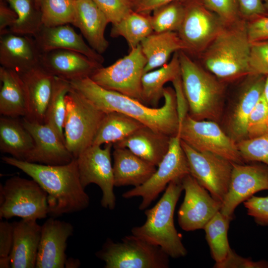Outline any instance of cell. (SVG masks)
Wrapping results in <instances>:
<instances>
[{
  "instance_id": "24",
  "label": "cell",
  "mask_w": 268,
  "mask_h": 268,
  "mask_svg": "<svg viewBox=\"0 0 268 268\" xmlns=\"http://www.w3.org/2000/svg\"><path fill=\"white\" fill-rule=\"evenodd\" d=\"M109 22L92 0H76L73 25L78 28L89 45L102 54L109 46L105 31Z\"/></svg>"
},
{
  "instance_id": "46",
  "label": "cell",
  "mask_w": 268,
  "mask_h": 268,
  "mask_svg": "<svg viewBox=\"0 0 268 268\" xmlns=\"http://www.w3.org/2000/svg\"><path fill=\"white\" fill-rule=\"evenodd\" d=\"M247 29L251 43L268 40V17L256 18L247 25Z\"/></svg>"
},
{
  "instance_id": "3",
  "label": "cell",
  "mask_w": 268,
  "mask_h": 268,
  "mask_svg": "<svg viewBox=\"0 0 268 268\" xmlns=\"http://www.w3.org/2000/svg\"><path fill=\"white\" fill-rule=\"evenodd\" d=\"M183 190L182 179L169 183L157 203L145 209V223L131 230L133 235L159 246L169 257L175 259L187 254L174 222L176 205Z\"/></svg>"
},
{
  "instance_id": "44",
  "label": "cell",
  "mask_w": 268,
  "mask_h": 268,
  "mask_svg": "<svg viewBox=\"0 0 268 268\" xmlns=\"http://www.w3.org/2000/svg\"><path fill=\"white\" fill-rule=\"evenodd\" d=\"M247 213L252 216L255 222L262 226H268V196H252L244 202Z\"/></svg>"
},
{
  "instance_id": "8",
  "label": "cell",
  "mask_w": 268,
  "mask_h": 268,
  "mask_svg": "<svg viewBox=\"0 0 268 268\" xmlns=\"http://www.w3.org/2000/svg\"><path fill=\"white\" fill-rule=\"evenodd\" d=\"M49 214L47 194L33 179L14 176L0 186V218L36 220Z\"/></svg>"
},
{
  "instance_id": "51",
  "label": "cell",
  "mask_w": 268,
  "mask_h": 268,
  "mask_svg": "<svg viewBox=\"0 0 268 268\" xmlns=\"http://www.w3.org/2000/svg\"><path fill=\"white\" fill-rule=\"evenodd\" d=\"M80 265V262L77 259L70 258L67 259L65 267L67 268H76Z\"/></svg>"
},
{
  "instance_id": "18",
  "label": "cell",
  "mask_w": 268,
  "mask_h": 268,
  "mask_svg": "<svg viewBox=\"0 0 268 268\" xmlns=\"http://www.w3.org/2000/svg\"><path fill=\"white\" fill-rule=\"evenodd\" d=\"M73 231V226L69 222L54 217L47 219L41 225L36 268H65L67 241Z\"/></svg>"
},
{
  "instance_id": "27",
  "label": "cell",
  "mask_w": 268,
  "mask_h": 268,
  "mask_svg": "<svg viewBox=\"0 0 268 268\" xmlns=\"http://www.w3.org/2000/svg\"><path fill=\"white\" fill-rule=\"evenodd\" d=\"M265 82L263 75L254 74L239 98L229 123L230 137L236 142L247 138L248 120L263 93Z\"/></svg>"
},
{
  "instance_id": "26",
  "label": "cell",
  "mask_w": 268,
  "mask_h": 268,
  "mask_svg": "<svg viewBox=\"0 0 268 268\" xmlns=\"http://www.w3.org/2000/svg\"><path fill=\"white\" fill-rule=\"evenodd\" d=\"M113 170L115 187L145 183L156 171V166L141 158L129 149L114 147Z\"/></svg>"
},
{
  "instance_id": "35",
  "label": "cell",
  "mask_w": 268,
  "mask_h": 268,
  "mask_svg": "<svg viewBox=\"0 0 268 268\" xmlns=\"http://www.w3.org/2000/svg\"><path fill=\"white\" fill-rule=\"evenodd\" d=\"M233 218L225 216L219 211L204 227L205 238L215 263L224 260L231 250L227 233Z\"/></svg>"
},
{
  "instance_id": "25",
  "label": "cell",
  "mask_w": 268,
  "mask_h": 268,
  "mask_svg": "<svg viewBox=\"0 0 268 268\" xmlns=\"http://www.w3.org/2000/svg\"><path fill=\"white\" fill-rule=\"evenodd\" d=\"M170 137L143 126L123 140L113 144V147L127 148L157 166L168 151Z\"/></svg>"
},
{
  "instance_id": "12",
  "label": "cell",
  "mask_w": 268,
  "mask_h": 268,
  "mask_svg": "<svg viewBox=\"0 0 268 268\" xmlns=\"http://www.w3.org/2000/svg\"><path fill=\"white\" fill-rule=\"evenodd\" d=\"M113 143L101 145L92 144L83 150L76 158L79 178L85 189L90 184H95L100 188L102 207L114 209L116 197L114 192V182L111 152Z\"/></svg>"
},
{
  "instance_id": "50",
  "label": "cell",
  "mask_w": 268,
  "mask_h": 268,
  "mask_svg": "<svg viewBox=\"0 0 268 268\" xmlns=\"http://www.w3.org/2000/svg\"><path fill=\"white\" fill-rule=\"evenodd\" d=\"M182 0H133L134 10L149 14L155 9L169 3Z\"/></svg>"
},
{
  "instance_id": "6",
  "label": "cell",
  "mask_w": 268,
  "mask_h": 268,
  "mask_svg": "<svg viewBox=\"0 0 268 268\" xmlns=\"http://www.w3.org/2000/svg\"><path fill=\"white\" fill-rule=\"evenodd\" d=\"M64 132L66 145L74 158L92 142L106 113L72 87L66 96Z\"/></svg>"
},
{
  "instance_id": "49",
  "label": "cell",
  "mask_w": 268,
  "mask_h": 268,
  "mask_svg": "<svg viewBox=\"0 0 268 268\" xmlns=\"http://www.w3.org/2000/svg\"><path fill=\"white\" fill-rule=\"evenodd\" d=\"M4 0L0 1V34L10 28L17 19V15L15 11L8 7Z\"/></svg>"
},
{
  "instance_id": "10",
  "label": "cell",
  "mask_w": 268,
  "mask_h": 268,
  "mask_svg": "<svg viewBox=\"0 0 268 268\" xmlns=\"http://www.w3.org/2000/svg\"><path fill=\"white\" fill-rule=\"evenodd\" d=\"M147 61L140 44L112 65L97 69L89 77L100 86L140 102L141 78Z\"/></svg>"
},
{
  "instance_id": "28",
  "label": "cell",
  "mask_w": 268,
  "mask_h": 268,
  "mask_svg": "<svg viewBox=\"0 0 268 268\" xmlns=\"http://www.w3.org/2000/svg\"><path fill=\"white\" fill-rule=\"evenodd\" d=\"M0 113L5 117H24L27 110L25 86L20 74L0 67Z\"/></svg>"
},
{
  "instance_id": "47",
  "label": "cell",
  "mask_w": 268,
  "mask_h": 268,
  "mask_svg": "<svg viewBox=\"0 0 268 268\" xmlns=\"http://www.w3.org/2000/svg\"><path fill=\"white\" fill-rule=\"evenodd\" d=\"M13 223L0 222V258L10 256L13 244Z\"/></svg>"
},
{
  "instance_id": "1",
  "label": "cell",
  "mask_w": 268,
  "mask_h": 268,
  "mask_svg": "<svg viewBox=\"0 0 268 268\" xmlns=\"http://www.w3.org/2000/svg\"><path fill=\"white\" fill-rule=\"evenodd\" d=\"M69 82L72 88L106 113H123L170 137L179 133L180 119L178 103L175 90L171 87L164 89L163 105L153 108L119 92L105 89L89 77Z\"/></svg>"
},
{
  "instance_id": "14",
  "label": "cell",
  "mask_w": 268,
  "mask_h": 268,
  "mask_svg": "<svg viewBox=\"0 0 268 268\" xmlns=\"http://www.w3.org/2000/svg\"><path fill=\"white\" fill-rule=\"evenodd\" d=\"M223 23L205 7L203 0H186L185 15L178 34L187 50L200 51L223 29Z\"/></svg>"
},
{
  "instance_id": "52",
  "label": "cell",
  "mask_w": 268,
  "mask_h": 268,
  "mask_svg": "<svg viewBox=\"0 0 268 268\" xmlns=\"http://www.w3.org/2000/svg\"><path fill=\"white\" fill-rule=\"evenodd\" d=\"M0 268H11V261L10 256L8 257L0 258Z\"/></svg>"
},
{
  "instance_id": "45",
  "label": "cell",
  "mask_w": 268,
  "mask_h": 268,
  "mask_svg": "<svg viewBox=\"0 0 268 268\" xmlns=\"http://www.w3.org/2000/svg\"><path fill=\"white\" fill-rule=\"evenodd\" d=\"M215 268H268V262L262 260L254 262L251 258H245L231 250L222 261L215 263Z\"/></svg>"
},
{
  "instance_id": "13",
  "label": "cell",
  "mask_w": 268,
  "mask_h": 268,
  "mask_svg": "<svg viewBox=\"0 0 268 268\" xmlns=\"http://www.w3.org/2000/svg\"><path fill=\"white\" fill-rule=\"evenodd\" d=\"M181 144L190 174L213 198L222 202L228 190L233 162L214 154L198 151L181 140Z\"/></svg>"
},
{
  "instance_id": "19",
  "label": "cell",
  "mask_w": 268,
  "mask_h": 268,
  "mask_svg": "<svg viewBox=\"0 0 268 268\" xmlns=\"http://www.w3.org/2000/svg\"><path fill=\"white\" fill-rule=\"evenodd\" d=\"M31 36L9 30L0 34L1 66L21 74L40 65L42 52Z\"/></svg>"
},
{
  "instance_id": "33",
  "label": "cell",
  "mask_w": 268,
  "mask_h": 268,
  "mask_svg": "<svg viewBox=\"0 0 268 268\" xmlns=\"http://www.w3.org/2000/svg\"><path fill=\"white\" fill-rule=\"evenodd\" d=\"M112 25L110 36L113 38L121 36L125 38L130 50L136 48L154 32L151 15L134 10Z\"/></svg>"
},
{
  "instance_id": "21",
  "label": "cell",
  "mask_w": 268,
  "mask_h": 268,
  "mask_svg": "<svg viewBox=\"0 0 268 268\" xmlns=\"http://www.w3.org/2000/svg\"><path fill=\"white\" fill-rule=\"evenodd\" d=\"M20 75L27 95L26 114L24 118L30 122L44 124L55 76L40 65Z\"/></svg>"
},
{
  "instance_id": "11",
  "label": "cell",
  "mask_w": 268,
  "mask_h": 268,
  "mask_svg": "<svg viewBox=\"0 0 268 268\" xmlns=\"http://www.w3.org/2000/svg\"><path fill=\"white\" fill-rule=\"evenodd\" d=\"M157 166V169L145 183L122 195L125 199L141 197L139 205L141 210L146 209L169 183L182 179L190 174L188 160L181 146L179 133L170 137L168 151Z\"/></svg>"
},
{
  "instance_id": "36",
  "label": "cell",
  "mask_w": 268,
  "mask_h": 268,
  "mask_svg": "<svg viewBox=\"0 0 268 268\" xmlns=\"http://www.w3.org/2000/svg\"><path fill=\"white\" fill-rule=\"evenodd\" d=\"M15 11L17 19L9 28L12 33L34 36L42 26L40 9L34 0H4Z\"/></svg>"
},
{
  "instance_id": "34",
  "label": "cell",
  "mask_w": 268,
  "mask_h": 268,
  "mask_svg": "<svg viewBox=\"0 0 268 268\" xmlns=\"http://www.w3.org/2000/svg\"><path fill=\"white\" fill-rule=\"evenodd\" d=\"M72 86L69 81L54 77L52 92L45 116L44 123L51 127L65 142L64 123L66 116V96Z\"/></svg>"
},
{
  "instance_id": "53",
  "label": "cell",
  "mask_w": 268,
  "mask_h": 268,
  "mask_svg": "<svg viewBox=\"0 0 268 268\" xmlns=\"http://www.w3.org/2000/svg\"><path fill=\"white\" fill-rule=\"evenodd\" d=\"M263 94L266 100L268 103V75H267V77L265 79V82Z\"/></svg>"
},
{
  "instance_id": "39",
  "label": "cell",
  "mask_w": 268,
  "mask_h": 268,
  "mask_svg": "<svg viewBox=\"0 0 268 268\" xmlns=\"http://www.w3.org/2000/svg\"><path fill=\"white\" fill-rule=\"evenodd\" d=\"M244 162L256 161L268 166V134L237 142Z\"/></svg>"
},
{
  "instance_id": "7",
  "label": "cell",
  "mask_w": 268,
  "mask_h": 268,
  "mask_svg": "<svg viewBox=\"0 0 268 268\" xmlns=\"http://www.w3.org/2000/svg\"><path fill=\"white\" fill-rule=\"evenodd\" d=\"M97 258L105 268H167L169 256L159 246L134 235L126 236L121 242L107 239Z\"/></svg>"
},
{
  "instance_id": "43",
  "label": "cell",
  "mask_w": 268,
  "mask_h": 268,
  "mask_svg": "<svg viewBox=\"0 0 268 268\" xmlns=\"http://www.w3.org/2000/svg\"><path fill=\"white\" fill-rule=\"evenodd\" d=\"M205 7L224 23L234 22L240 12L237 0H202Z\"/></svg>"
},
{
  "instance_id": "30",
  "label": "cell",
  "mask_w": 268,
  "mask_h": 268,
  "mask_svg": "<svg viewBox=\"0 0 268 268\" xmlns=\"http://www.w3.org/2000/svg\"><path fill=\"white\" fill-rule=\"evenodd\" d=\"M34 146L33 138L18 118H0V150L16 159L25 160Z\"/></svg>"
},
{
  "instance_id": "15",
  "label": "cell",
  "mask_w": 268,
  "mask_h": 268,
  "mask_svg": "<svg viewBox=\"0 0 268 268\" xmlns=\"http://www.w3.org/2000/svg\"><path fill=\"white\" fill-rule=\"evenodd\" d=\"M182 183L185 197L178 212L179 225L186 231L203 229L220 211L222 202L209 194L190 174L182 178Z\"/></svg>"
},
{
  "instance_id": "9",
  "label": "cell",
  "mask_w": 268,
  "mask_h": 268,
  "mask_svg": "<svg viewBox=\"0 0 268 268\" xmlns=\"http://www.w3.org/2000/svg\"><path fill=\"white\" fill-rule=\"evenodd\" d=\"M216 122L197 120L187 113L180 123L181 140L198 151L211 153L232 162L244 164L237 142Z\"/></svg>"
},
{
  "instance_id": "2",
  "label": "cell",
  "mask_w": 268,
  "mask_h": 268,
  "mask_svg": "<svg viewBox=\"0 0 268 268\" xmlns=\"http://www.w3.org/2000/svg\"><path fill=\"white\" fill-rule=\"evenodd\" d=\"M1 159L30 177L46 192L48 215L52 217L80 211L88 207L90 199L81 184L76 158L59 165L32 163L12 156Z\"/></svg>"
},
{
  "instance_id": "37",
  "label": "cell",
  "mask_w": 268,
  "mask_h": 268,
  "mask_svg": "<svg viewBox=\"0 0 268 268\" xmlns=\"http://www.w3.org/2000/svg\"><path fill=\"white\" fill-rule=\"evenodd\" d=\"M40 10L44 26L72 24L75 14L76 0H41Z\"/></svg>"
},
{
  "instance_id": "42",
  "label": "cell",
  "mask_w": 268,
  "mask_h": 268,
  "mask_svg": "<svg viewBox=\"0 0 268 268\" xmlns=\"http://www.w3.org/2000/svg\"><path fill=\"white\" fill-rule=\"evenodd\" d=\"M249 66L252 75H268V41L251 43Z\"/></svg>"
},
{
  "instance_id": "55",
  "label": "cell",
  "mask_w": 268,
  "mask_h": 268,
  "mask_svg": "<svg viewBox=\"0 0 268 268\" xmlns=\"http://www.w3.org/2000/svg\"><path fill=\"white\" fill-rule=\"evenodd\" d=\"M264 4L266 8L268 9V0H264Z\"/></svg>"
},
{
  "instance_id": "32",
  "label": "cell",
  "mask_w": 268,
  "mask_h": 268,
  "mask_svg": "<svg viewBox=\"0 0 268 268\" xmlns=\"http://www.w3.org/2000/svg\"><path fill=\"white\" fill-rule=\"evenodd\" d=\"M144 126L139 121L117 112L106 113L103 117L92 144H113L123 140Z\"/></svg>"
},
{
  "instance_id": "48",
  "label": "cell",
  "mask_w": 268,
  "mask_h": 268,
  "mask_svg": "<svg viewBox=\"0 0 268 268\" xmlns=\"http://www.w3.org/2000/svg\"><path fill=\"white\" fill-rule=\"evenodd\" d=\"M240 12L247 17L263 16L266 7L263 0H237Z\"/></svg>"
},
{
  "instance_id": "31",
  "label": "cell",
  "mask_w": 268,
  "mask_h": 268,
  "mask_svg": "<svg viewBox=\"0 0 268 268\" xmlns=\"http://www.w3.org/2000/svg\"><path fill=\"white\" fill-rule=\"evenodd\" d=\"M181 75L179 52L174 54L169 63L144 73L141 78V99L145 105L158 107L163 97L164 85Z\"/></svg>"
},
{
  "instance_id": "41",
  "label": "cell",
  "mask_w": 268,
  "mask_h": 268,
  "mask_svg": "<svg viewBox=\"0 0 268 268\" xmlns=\"http://www.w3.org/2000/svg\"><path fill=\"white\" fill-rule=\"evenodd\" d=\"M112 25L134 11L133 0H92Z\"/></svg>"
},
{
  "instance_id": "20",
  "label": "cell",
  "mask_w": 268,
  "mask_h": 268,
  "mask_svg": "<svg viewBox=\"0 0 268 268\" xmlns=\"http://www.w3.org/2000/svg\"><path fill=\"white\" fill-rule=\"evenodd\" d=\"M40 65L53 76L69 81L89 77L102 67L80 53L66 49L42 53Z\"/></svg>"
},
{
  "instance_id": "29",
  "label": "cell",
  "mask_w": 268,
  "mask_h": 268,
  "mask_svg": "<svg viewBox=\"0 0 268 268\" xmlns=\"http://www.w3.org/2000/svg\"><path fill=\"white\" fill-rule=\"evenodd\" d=\"M140 45L147 61L144 73L166 64L172 54L187 50L178 33L173 31L153 32Z\"/></svg>"
},
{
  "instance_id": "5",
  "label": "cell",
  "mask_w": 268,
  "mask_h": 268,
  "mask_svg": "<svg viewBox=\"0 0 268 268\" xmlns=\"http://www.w3.org/2000/svg\"><path fill=\"white\" fill-rule=\"evenodd\" d=\"M179 58L188 114L197 120L217 122L222 111L221 85L183 51H179Z\"/></svg>"
},
{
  "instance_id": "16",
  "label": "cell",
  "mask_w": 268,
  "mask_h": 268,
  "mask_svg": "<svg viewBox=\"0 0 268 268\" xmlns=\"http://www.w3.org/2000/svg\"><path fill=\"white\" fill-rule=\"evenodd\" d=\"M268 190V166L265 164L245 165L232 163L228 191L220 211L233 217L235 208L255 193Z\"/></svg>"
},
{
  "instance_id": "40",
  "label": "cell",
  "mask_w": 268,
  "mask_h": 268,
  "mask_svg": "<svg viewBox=\"0 0 268 268\" xmlns=\"http://www.w3.org/2000/svg\"><path fill=\"white\" fill-rule=\"evenodd\" d=\"M268 134V103L262 94L250 115L247 138H255Z\"/></svg>"
},
{
  "instance_id": "56",
  "label": "cell",
  "mask_w": 268,
  "mask_h": 268,
  "mask_svg": "<svg viewBox=\"0 0 268 268\" xmlns=\"http://www.w3.org/2000/svg\"></svg>"
},
{
  "instance_id": "4",
  "label": "cell",
  "mask_w": 268,
  "mask_h": 268,
  "mask_svg": "<svg viewBox=\"0 0 268 268\" xmlns=\"http://www.w3.org/2000/svg\"><path fill=\"white\" fill-rule=\"evenodd\" d=\"M251 46L247 25L236 24L223 28L209 44L204 56V65L222 79L252 75L249 66Z\"/></svg>"
},
{
  "instance_id": "54",
  "label": "cell",
  "mask_w": 268,
  "mask_h": 268,
  "mask_svg": "<svg viewBox=\"0 0 268 268\" xmlns=\"http://www.w3.org/2000/svg\"><path fill=\"white\" fill-rule=\"evenodd\" d=\"M35 5L37 8L40 9V5L41 3V0H34Z\"/></svg>"
},
{
  "instance_id": "23",
  "label": "cell",
  "mask_w": 268,
  "mask_h": 268,
  "mask_svg": "<svg viewBox=\"0 0 268 268\" xmlns=\"http://www.w3.org/2000/svg\"><path fill=\"white\" fill-rule=\"evenodd\" d=\"M36 219H22L13 223L11 268H36L41 226Z\"/></svg>"
},
{
  "instance_id": "17",
  "label": "cell",
  "mask_w": 268,
  "mask_h": 268,
  "mask_svg": "<svg viewBox=\"0 0 268 268\" xmlns=\"http://www.w3.org/2000/svg\"><path fill=\"white\" fill-rule=\"evenodd\" d=\"M21 121L34 141V148L24 161L59 165L67 164L74 158L65 142L49 125L30 122L24 117Z\"/></svg>"
},
{
  "instance_id": "22",
  "label": "cell",
  "mask_w": 268,
  "mask_h": 268,
  "mask_svg": "<svg viewBox=\"0 0 268 268\" xmlns=\"http://www.w3.org/2000/svg\"><path fill=\"white\" fill-rule=\"evenodd\" d=\"M42 53L56 49H66L80 53L101 64L104 62L99 54L84 41L81 35L68 24L53 27L42 25L33 36Z\"/></svg>"
},
{
  "instance_id": "38",
  "label": "cell",
  "mask_w": 268,
  "mask_h": 268,
  "mask_svg": "<svg viewBox=\"0 0 268 268\" xmlns=\"http://www.w3.org/2000/svg\"><path fill=\"white\" fill-rule=\"evenodd\" d=\"M186 9V0L173 1L153 11L151 23L154 32H175L182 23Z\"/></svg>"
}]
</instances>
